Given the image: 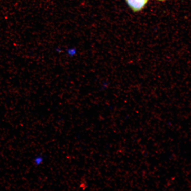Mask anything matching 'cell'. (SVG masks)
Wrapping results in <instances>:
<instances>
[{
	"mask_svg": "<svg viewBox=\"0 0 191 191\" xmlns=\"http://www.w3.org/2000/svg\"><path fill=\"white\" fill-rule=\"evenodd\" d=\"M66 52L67 55L71 57H73L76 55L77 51V49L75 48H70L67 49Z\"/></svg>",
	"mask_w": 191,
	"mask_h": 191,
	"instance_id": "cell-2",
	"label": "cell"
},
{
	"mask_svg": "<svg viewBox=\"0 0 191 191\" xmlns=\"http://www.w3.org/2000/svg\"><path fill=\"white\" fill-rule=\"evenodd\" d=\"M149 0H125L127 5L133 12H139L143 10Z\"/></svg>",
	"mask_w": 191,
	"mask_h": 191,
	"instance_id": "cell-1",
	"label": "cell"
},
{
	"mask_svg": "<svg viewBox=\"0 0 191 191\" xmlns=\"http://www.w3.org/2000/svg\"><path fill=\"white\" fill-rule=\"evenodd\" d=\"M156 1H159V2H164V1H166V0H156Z\"/></svg>",
	"mask_w": 191,
	"mask_h": 191,
	"instance_id": "cell-3",
	"label": "cell"
}]
</instances>
